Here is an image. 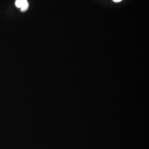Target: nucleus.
<instances>
[{
	"label": "nucleus",
	"instance_id": "1",
	"mask_svg": "<svg viewBox=\"0 0 149 149\" xmlns=\"http://www.w3.org/2000/svg\"><path fill=\"white\" fill-rule=\"evenodd\" d=\"M15 5L17 8L21 9L23 12L27 11L29 7V4L27 0H16Z\"/></svg>",
	"mask_w": 149,
	"mask_h": 149
},
{
	"label": "nucleus",
	"instance_id": "2",
	"mask_svg": "<svg viewBox=\"0 0 149 149\" xmlns=\"http://www.w3.org/2000/svg\"><path fill=\"white\" fill-rule=\"evenodd\" d=\"M114 2H119L120 1H122V0H113Z\"/></svg>",
	"mask_w": 149,
	"mask_h": 149
}]
</instances>
